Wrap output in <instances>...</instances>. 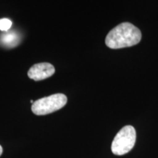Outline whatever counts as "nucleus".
<instances>
[{
	"mask_svg": "<svg viewBox=\"0 0 158 158\" xmlns=\"http://www.w3.org/2000/svg\"><path fill=\"white\" fill-rule=\"evenodd\" d=\"M2 151H3L2 147V146L0 145V156H1L2 154Z\"/></svg>",
	"mask_w": 158,
	"mask_h": 158,
	"instance_id": "7",
	"label": "nucleus"
},
{
	"mask_svg": "<svg viewBox=\"0 0 158 158\" xmlns=\"http://www.w3.org/2000/svg\"><path fill=\"white\" fill-rule=\"evenodd\" d=\"M20 37L15 31H7L0 37V42L7 48H13L19 45Z\"/></svg>",
	"mask_w": 158,
	"mask_h": 158,
	"instance_id": "5",
	"label": "nucleus"
},
{
	"mask_svg": "<svg viewBox=\"0 0 158 158\" xmlns=\"http://www.w3.org/2000/svg\"><path fill=\"white\" fill-rule=\"evenodd\" d=\"M68 98L63 94H54L40 98L34 102L31 110L35 115H46L56 111L66 105Z\"/></svg>",
	"mask_w": 158,
	"mask_h": 158,
	"instance_id": "3",
	"label": "nucleus"
},
{
	"mask_svg": "<svg viewBox=\"0 0 158 158\" xmlns=\"http://www.w3.org/2000/svg\"><path fill=\"white\" fill-rule=\"evenodd\" d=\"M141 40V32L139 29L129 22H124L108 32L106 37V44L110 48L118 49L133 46Z\"/></svg>",
	"mask_w": 158,
	"mask_h": 158,
	"instance_id": "1",
	"label": "nucleus"
},
{
	"mask_svg": "<svg viewBox=\"0 0 158 158\" xmlns=\"http://www.w3.org/2000/svg\"><path fill=\"white\" fill-rule=\"evenodd\" d=\"M55 73V68L52 64L48 62H42L33 65L28 71L29 78L32 80L42 81L52 76Z\"/></svg>",
	"mask_w": 158,
	"mask_h": 158,
	"instance_id": "4",
	"label": "nucleus"
},
{
	"mask_svg": "<svg viewBox=\"0 0 158 158\" xmlns=\"http://www.w3.org/2000/svg\"><path fill=\"white\" fill-rule=\"evenodd\" d=\"M136 141V132L131 125L122 127L114 137L111 151L116 155H124L133 149Z\"/></svg>",
	"mask_w": 158,
	"mask_h": 158,
	"instance_id": "2",
	"label": "nucleus"
},
{
	"mask_svg": "<svg viewBox=\"0 0 158 158\" xmlns=\"http://www.w3.org/2000/svg\"><path fill=\"white\" fill-rule=\"evenodd\" d=\"M12 21L8 19H0V30L2 31H8L12 27Z\"/></svg>",
	"mask_w": 158,
	"mask_h": 158,
	"instance_id": "6",
	"label": "nucleus"
}]
</instances>
